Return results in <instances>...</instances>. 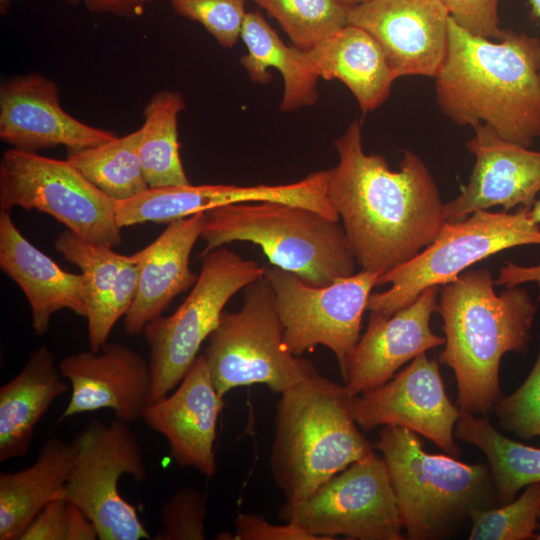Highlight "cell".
<instances>
[{
	"label": "cell",
	"mask_w": 540,
	"mask_h": 540,
	"mask_svg": "<svg viewBox=\"0 0 540 540\" xmlns=\"http://www.w3.org/2000/svg\"><path fill=\"white\" fill-rule=\"evenodd\" d=\"M206 498L197 489L182 487L162 505L156 540L206 539Z\"/></svg>",
	"instance_id": "cell-36"
},
{
	"label": "cell",
	"mask_w": 540,
	"mask_h": 540,
	"mask_svg": "<svg viewBox=\"0 0 540 540\" xmlns=\"http://www.w3.org/2000/svg\"><path fill=\"white\" fill-rule=\"evenodd\" d=\"M454 435L484 453L500 503L512 501L520 490L540 482V448L508 438L488 419L462 413Z\"/></svg>",
	"instance_id": "cell-29"
},
{
	"label": "cell",
	"mask_w": 540,
	"mask_h": 540,
	"mask_svg": "<svg viewBox=\"0 0 540 540\" xmlns=\"http://www.w3.org/2000/svg\"><path fill=\"white\" fill-rule=\"evenodd\" d=\"M140 130L96 146L68 149L67 160L91 183L115 201L149 188L139 158Z\"/></svg>",
	"instance_id": "cell-31"
},
{
	"label": "cell",
	"mask_w": 540,
	"mask_h": 540,
	"mask_svg": "<svg viewBox=\"0 0 540 540\" xmlns=\"http://www.w3.org/2000/svg\"><path fill=\"white\" fill-rule=\"evenodd\" d=\"M493 409L505 431L524 440L540 437V345L524 382L511 395L502 396Z\"/></svg>",
	"instance_id": "cell-34"
},
{
	"label": "cell",
	"mask_w": 540,
	"mask_h": 540,
	"mask_svg": "<svg viewBox=\"0 0 540 540\" xmlns=\"http://www.w3.org/2000/svg\"><path fill=\"white\" fill-rule=\"evenodd\" d=\"M270 14L290 38L306 50L348 24L349 8L339 0H251Z\"/></svg>",
	"instance_id": "cell-32"
},
{
	"label": "cell",
	"mask_w": 540,
	"mask_h": 540,
	"mask_svg": "<svg viewBox=\"0 0 540 540\" xmlns=\"http://www.w3.org/2000/svg\"><path fill=\"white\" fill-rule=\"evenodd\" d=\"M0 267L29 302L37 335L47 332L52 316L60 310L86 318L83 275L65 271L35 247L16 227L10 212H0Z\"/></svg>",
	"instance_id": "cell-23"
},
{
	"label": "cell",
	"mask_w": 540,
	"mask_h": 540,
	"mask_svg": "<svg viewBox=\"0 0 540 540\" xmlns=\"http://www.w3.org/2000/svg\"><path fill=\"white\" fill-rule=\"evenodd\" d=\"M185 107L180 92L164 89L155 92L143 110L138 151L149 187L191 184L178 141V115Z\"/></svg>",
	"instance_id": "cell-30"
},
{
	"label": "cell",
	"mask_w": 540,
	"mask_h": 540,
	"mask_svg": "<svg viewBox=\"0 0 540 540\" xmlns=\"http://www.w3.org/2000/svg\"><path fill=\"white\" fill-rule=\"evenodd\" d=\"M71 385V397L58 421L85 412L110 409L116 419L131 423L150 403L152 374L149 362L121 343H107L64 357L59 363Z\"/></svg>",
	"instance_id": "cell-19"
},
{
	"label": "cell",
	"mask_w": 540,
	"mask_h": 540,
	"mask_svg": "<svg viewBox=\"0 0 540 540\" xmlns=\"http://www.w3.org/2000/svg\"><path fill=\"white\" fill-rule=\"evenodd\" d=\"M450 18L468 32L500 40L505 30L499 26V0H441Z\"/></svg>",
	"instance_id": "cell-38"
},
{
	"label": "cell",
	"mask_w": 540,
	"mask_h": 540,
	"mask_svg": "<svg viewBox=\"0 0 540 540\" xmlns=\"http://www.w3.org/2000/svg\"><path fill=\"white\" fill-rule=\"evenodd\" d=\"M97 530L70 501L54 499L33 519L19 540H95Z\"/></svg>",
	"instance_id": "cell-37"
},
{
	"label": "cell",
	"mask_w": 540,
	"mask_h": 540,
	"mask_svg": "<svg viewBox=\"0 0 540 540\" xmlns=\"http://www.w3.org/2000/svg\"><path fill=\"white\" fill-rule=\"evenodd\" d=\"M53 352L42 345L0 388V461L24 457L34 430L52 403L68 390Z\"/></svg>",
	"instance_id": "cell-26"
},
{
	"label": "cell",
	"mask_w": 540,
	"mask_h": 540,
	"mask_svg": "<svg viewBox=\"0 0 540 540\" xmlns=\"http://www.w3.org/2000/svg\"><path fill=\"white\" fill-rule=\"evenodd\" d=\"M116 137L68 114L61 106L59 87L42 74L18 75L0 86V138L11 148L28 152L59 145L81 149Z\"/></svg>",
	"instance_id": "cell-17"
},
{
	"label": "cell",
	"mask_w": 540,
	"mask_h": 540,
	"mask_svg": "<svg viewBox=\"0 0 540 540\" xmlns=\"http://www.w3.org/2000/svg\"><path fill=\"white\" fill-rule=\"evenodd\" d=\"M352 412L365 432L401 426L451 455L459 454L454 429L462 412L445 392L437 360L425 353L384 384L353 397Z\"/></svg>",
	"instance_id": "cell-14"
},
{
	"label": "cell",
	"mask_w": 540,
	"mask_h": 540,
	"mask_svg": "<svg viewBox=\"0 0 540 540\" xmlns=\"http://www.w3.org/2000/svg\"><path fill=\"white\" fill-rule=\"evenodd\" d=\"M205 212L173 221L149 245L131 254L139 268L138 288L124 328L128 335L143 332L160 317L172 300L193 286L198 276L190 268V255L201 238Z\"/></svg>",
	"instance_id": "cell-22"
},
{
	"label": "cell",
	"mask_w": 540,
	"mask_h": 540,
	"mask_svg": "<svg viewBox=\"0 0 540 540\" xmlns=\"http://www.w3.org/2000/svg\"><path fill=\"white\" fill-rule=\"evenodd\" d=\"M379 276L361 270L314 286L293 272L276 266L266 268L288 350L300 356L318 345L325 346L335 355L343 376L347 359L361 337L363 313Z\"/></svg>",
	"instance_id": "cell-12"
},
{
	"label": "cell",
	"mask_w": 540,
	"mask_h": 540,
	"mask_svg": "<svg viewBox=\"0 0 540 540\" xmlns=\"http://www.w3.org/2000/svg\"><path fill=\"white\" fill-rule=\"evenodd\" d=\"M301 55L319 79H337L354 95L363 113L381 106L397 79L378 42L364 29L346 24Z\"/></svg>",
	"instance_id": "cell-25"
},
{
	"label": "cell",
	"mask_w": 540,
	"mask_h": 540,
	"mask_svg": "<svg viewBox=\"0 0 540 540\" xmlns=\"http://www.w3.org/2000/svg\"><path fill=\"white\" fill-rule=\"evenodd\" d=\"M201 254L235 241L258 245L273 266L324 286L354 274L356 259L339 221L298 205L240 202L205 212Z\"/></svg>",
	"instance_id": "cell-5"
},
{
	"label": "cell",
	"mask_w": 540,
	"mask_h": 540,
	"mask_svg": "<svg viewBox=\"0 0 540 540\" xmlns=\"http://www.w3.org/2000/svg\"><path fill=\"white\" fill-rule=\"evenodd\" d=\"M529 215L535 223L540 224V199L533 203L529 210Z\"/></svg>",
	"instance_id": "cell-42"
},
{
	"label": "cell",
	"mask_w": 540,
	"mask_h": 540,
	"mask_svg": "<svg viewBox=\"0 0 540 540\" xmlns=\"http://www.w3.org/2000/svg\"><path fill=\"white\" fill-rule=\"evenodd\" d=\"M279 516L322 540H402L403 525L388 471L375 452L351 464L309 497L285 502Z\"/></svg>",
	"instance_id": "cell-13"
},
{
	"label": "cell",
	"mask_w": 540,
	"mask_h": 540,
	"mask_svg": "<svg viewBox=\"0 0 540 540\" xmlns=\"http://www.w3.org/2000/svg\"><path fill=\"white\" fill-rule=\"evenodd\" d=\"M235 527L236 540H322L292 522L276 525L256 514H238Z\"/></svg>",
	"instance_id": "cell-39"
},
{
	"label": "cell",
	"mask_w": 540,
	"mask_h": 540,
	"mask_svg": "<svg viewBox=\"0 0 540 540\" xmlns=\"http://www.w3.org/2000/svg\"><path fill=\"white\" fill-rule=\"evenodd\" d=\"M56 250L76 265L83 275L90 350L100 351L108 342L116 322L134 301L139 268L131 255L83 240L69 230L55 240Z\"/></svg>",
	"instance_id": "cell-24"
},
{
	"label": "cell",
	"mask_w": 540,
	"mask_h": 540,
	"mask_svg": "<svg viewBox=\"0 0 540 540\" xmlns=\"http://www.w3.org/2000/svg\"><path fill=\"white\" fill-rule=\"evenodd\" d=\"M488 269L468 270L439 288L445 348L439 361L454 372L457 407L486 414L502 397L499 368L508 352L529 351L537 305L526 289L494 290Z\"/></svg>",
	"instance_id": "cell-3"
},
{
	"label": "cell",
	"mask_w": 540,
	"mask_h": 540,
	"mask_svg": "<svg viewBox=\"0 0 540 540\" xmlns=\"http://www.w3.org/2000/svg\"><path fill=\"white\" fill-rule=\"evenodd\" d=\"M439 288L425 289L390 316L370 311L367 329L349 355L342 376L351 396L384 384L403 364L445 343L430 327L432 314L438 312Z\"/></svg>",
	"instance_id": "cell-18"
},
{
	"label": "cell",
	"mask_w": 540,
	"mask_h": 540,
	"mask_svg": "<svg viewBox=\"0 0 540 540\" xmlns=\"http://www.w3.org/2000/svg\"><path fill=\"white\" fill-rule=\"evenodd\" d=\"M74 457L68 479L55 499L79 507L101 540H142L151 535L135 507L118 490L122 476L146 479L140 443L129 423L89 421L71 441Z\"/></svg>",
	"instance_id": "cell-10"
},
{
	"label": "cell",
	"mask_w": 540,
	"mask_h": 540,
	"mask_svg": "<svg viewBox=\"0 0 540 540\" xmlns=\"http://www.w3.org/2000/svg\"><path fill=\"white\" fill-rule=\"evenodd\" d=\"M200 257V273L183 303L173 314L150 321L143 330L150 347V402L167 396L181 382L201 345L217 328L229 300L265 276L264 266L224 246Z\"/></svg>",
	"instance_id": "cell-9"
},
{
	"label": "cell",
	"mask_w": 540,
	"mask_h": 540,
	"mask_svg": "<svg viewBox=\"0 0 540 540\" xmlns=\"http://www.w3.org/2000/svg\"><path fill=\"white\" fill-rule=\"evenodd\" d=\"M440 110L455 124L492 127L529 147L540 137V41L506 29L500 40L474 35L451 18L436 76Z\"/></svg>",
	"instance_id": "cell-2"
},
{
	"label": "cell",
	"mask_w": 540,
	"mask_h": 540,
	"mask_svg": "<svg viewBox=\"0 0 540 540\" xmlns=\"http://www.w3.org/2000/svg\"><path fill=\"white\" fill-rule=\"evenodd\" d=\"M538 530L540 531V511H539V516H538ZM536 540H540V533L537 534Z\"/></svg>",
	"instance_id": "cell-46"
},
{
	"label": "cell",
	"mask_w": 540,
	"mask_h": 540,
	"mask_svg": "<svg viewBox=\"0 0 540 540\" xmlns=\"http://www.w3.org/2000/svg\"><path fill=\"white\" fill-rule=\"evenodd\" d=\"M466 148L475 165L461 193L444 205L446 221L500 205L505 212L529 207L540 192V152L502 138L486 124L474 127Z\"/></svg>",
	"instance_id": "cell-20"
},
{
	"label": "cell",
	"mask_w": 540,
	"mask_h": 540,
	"mask_svg": "<svg viewBox=\"0 0 540 540\" xmlns=\"http://www.w3.org/2000/svg\"><path fill=\"white\" fill-rule=\"evenodd\" d=\"M495 285L514 287L528 282H536L540 285V264L535 266H521L508 262L498 274Z\"/></svg>",
	"instance_id": "cell-41"
},
{
	"label": "cell",
	"mask_w": 540,
	"mask_h": 540,
	"mask_svg": "<svg viewBox=\"0 0 540 540\" xmlns=\"http://www.w3.org/2000/svg\"><path fill=\"white\" fill-rule=\"evenodd\" d=\"M222 407L206 357L198 355L174 391L150 402L141 418L166 438L177 465L211 477L216 473L214 443Z\"/></svg>",
	"instance_id": "cell-21"
},
{
	"label": "cell",
	"mask_w": 540,
	"mask_h": 540,
	"mask_svg": "<svg viewBox=\"0 0 540 540\" xmlns=\"http://www.w3.org/2000/svg\"><path fill=\"white\" fill-rule=\"evenodd\" d=\"M343 5L347 6L348 8L353 7L355 5H358L360 3H363L368 0H339Z\"/></svg>",
	"instance_id": "cell-44"
},
{
	"label": "cell",
	"mask_w": 540,
	"mask_h": 540,
	"mask_svg": "<svg viewBox=\"0 0 540 540\" xmlns=\"http://www.w3.org/2000/svg\"><path fill=\"white\" fill-rule=\"evenodd\" d=\"M337 165L329 170L327 195L356 262L380 275L409 261L445 224L444 205L423 160L403 151L400 168L366 154L355 119L334 142Z\"/></svg>",
	"instance_id": "cell-1"
},
{
	"label": "cell",
	"mask_w": 540,
	"mask_h": 540,
	"mask_svg": "<svg viewBox=\"0 0 540 540\" xmlns=\"http://www.w3.org/2000/svg\"><path fill=\"white\" fill-rule=\"evenodd\" d=\"M449 19L441 0H368L347 16L348 24L378 42L397 78H435L447 51Z\"/></svg>",
	"instance_id": "cell-16"
},
{
	"label": "cell",
	"mask_w": 540,
	"mask_h": 540,
	"mask_svg": "<svg viewBox=\"0 0 540 540\" xmlns=\"http://www.w3.org/2000/svg\"><path fill=\"white\" fill-rule=\"evenodd\" d=\"M283 331L266 277L246 286L241 308L222 313L205 354L212 381L222 397L234 388L255 384L282 394L318 373L310 361L288 350Z\"/></svg>",
	"instance_id": "cell-8"
},
{
	"label": "cell",
	"mask_w": 540,
	"mask_h": 540,
	"mask_svg": "<svg viewBox=\"0 0 540 540\" xmlns=\"http://www.w3.org/2000/svg\"><path fill=\"white\" fill-rule=\"evenodd\" d=\"M12 0H0V11L2 14L6 13Z\"/></svg>",
	"instance_id": "cell-45"
},
{
	"label": "cell",
	"mask_w": 540,
	"mask_h": 540,
	"mask_svg": "<svg viewBox=\"0 0 540 540\" xmlns=\"http://www.w3.org/2000/svg\"><path fill=\"white\" fill-rule=\"evenodd\" d=\"M540 511V482L524 488L520 496L500 507L475 509L469 518V540L536 539Z\"/></svg>",
	"instance_id": "cell-33"
},
{
	"label": "cell",
	"mask_w": 540,
	"mask_h": 540,
	"mask_svg": "<svg viewBox=\"0 0 540 540\" xmlns=\"http://www.w3.org/2000/svg\"><path fill=\"white\" fill-rule=\"evenodd\" d=\"M280 395L270 468L285 502L309 497L374 452L354 419L353 396L345 385L317 373Z\"/></svg>",
	"instance_id": "cell-4"
},
{
	"label": "cell",
	"mask_w": 540,
	"mask_h": 540,
	"mask_svg": "<svg viewBox=\"0 0 540 540\" xmlns=\"http://www.w3.org/2000/svg\"><path fill=\"white\" fill-rule=\"evenodd\" d=\"M247 0H169L173 10L200 23L225 48L233 47L241 36Z\"/></svg>",
	"instance_id": "cell-35"
},
{
	"label": "cell",
	"mask_w": 540,
	"mask_h": 540,
	"mask_svg": "<svg viewBox=\"0 0 540 540\" xmlns=\"http://www.w3.org/2000/svg\"><path fill=\"white\" fill-rule=\"evenodd\" d=\"M373 446L385 462L408 539L440 538L471 511L492 507L497 493L489 465L428 453L418 434L401 426H382Z\"/></svg>",
	"instance_id": "cell-6"
},
{
	"label": "cell",
	"mask_w": 540,
	"mask_h": 540,
	"mask_svg": "<svg viewBox=\"0 0 540 540\" xmlns=\"http://www.w3.org/2000/svg\"><path fill=\"white\" fill-rule=\"evenodd\" d=\"M534 16L540 20V0H529Z\"/></svg>",
	"instance_id": "cell-43"
},
{
	"label": "cell",
	"mask_w": 540,
	"mask_h": 540,
	"mask_svg": "<svg viewBox=\"0 0 540 540\" xmlns=\"http://www.w3.org/2000/svg\"><path fill=\"white\" fill-rule=\"evenodd\" d=\"M240 38L247 53L240 63L249 78L257 84H268V68L277 69L284 82L280 110L293 111L318 101L317 80L302 58L301 49L287 46L258 11H249Z\"/></svg>",
	"instance_id": "cell-28"
},
{
	"label": "cell",
	"mask_w": 540,
	"mask_h": 540,
	"mask_svg": "<svg viewBox=\"0 0 540 540\" xmlns=\"http://www.w3.org/2000/svg\"><path fill=\"white\" fill-rule=\"evenodd\" d=\"M116 201L91 183L67 159L57 160L10 148L0 161V210H37L95 245L122 243Z\"/></svg>",
	"instance_id": "cell-11"
},
{
	"label": "cell",
	"mask_w": 540,
	"mask_h": 540,
	"mask_svg": "<svg viewBox=\"0 0 540 540\" xmlns=\"http://www.w3.org/2000/svg\"><path fill=\"white\" fill-rule=\"evenodd\" d=\"M529 207L516 212L476 211L467 218L446 221L436 238L419 254L380 275L367 310L390 316L411 304L425 289L454 280L471 265L502 250L540 245V226Z\"/></svg>",
	"instance_id": "cell-7"
},
{
	"label": "cell",
	"mask_w": 540,
	"mask_h": 540,
	"mask_svg": "<svg viewBox=\"0 0 540 540\" xmlns=\"http://www.w3.org/2000/svg\"><path fill=\"white\" fill-rule=\"evenodd\" d=\"M154 0H65L68 4L84 6L96 14H111L118 17L131 18L139 15L144 6Z\"/></svg>",
	"instance_id": "cell-40"
},
{
	"label": "cell",
	"mask_w": 540,
	"mask_h": 540,
	"mask_svg": "<svg viewBox=\"0 0 540 540\" xmlns=\"http://www.w3.org/2000/svg\"><path fill=\"white\" fill-rule=\"evenodd\" d=\"M328 180L329 170H321L311 172L297 182L278 185L187 184L149 187L133 198L116 201V221L120 228L146 222L169 224L224 205L252 201L298 205L339 221L327 195Z\"/></svg>",
	"instance_id": "cell-15"
},
{
	"label": "cell",
	"mask_w": 540,
	"mask_h": 540,
	"mask_svg": "<svg viewBox=\"0 0 540 540\" xmlns=\"http://www.w3.org/2000/svg\"><path fill=\"white\" fill-rule=\"evenodd\" d=\"M74 457L72 442L52 437L29 467L0 474V540H19L66 483Z\"/></svg>",
	"instance_id": "cell-27"
}]
</instances>
